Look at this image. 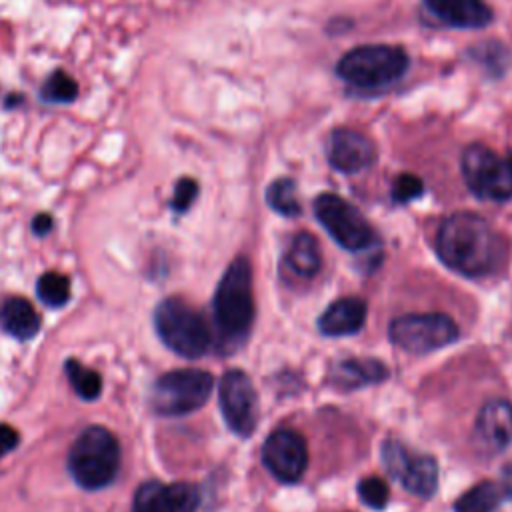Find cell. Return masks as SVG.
<instances>
[{
  "mask_svg": "<svg viewBox=\"0 0 512 512\" xmlns=\"http://www.w3.org/2000/svg\"><path fill=\"white\" fill-rule=\"evenodd\" d=\"M502 496V488L496 482L482 480L456 498L454 512H492L498 508Z\"/></svg>",
  "mask_w": 512,
  "mask_h": 512,
  "instance_id": "obj_21",
  "label": "cell"
},
{
  "mask_svg": "<svg viewBox=\"0 0 512 512\" xmlns=\"http://www.w3.org/2000/svg\"><path fill=\"white\" fill-rule=\"evenodd\" d=\"M16 446H18V432L8 424H0V458L10 450H14Z\"/></svg>",
  "mask_w": 512,
  "mask_h": 512,
  "instance_id": "obj_30",
  "label": "cell"
},
{
  "mask_svg": "<svg viewBox=\"0 0 512 512\" xmlns=\"http://www.w3.org/2000/svg\"><path fill=\"white\" fill-rule=\"evenodd\" d=\"M36 294L46 306L60 308L70 300V280L54 270L44 272L36 282Z\"/></svg>",
  "mask_w": 512,
  "mask_h": 512,
  "instance_id": "obj_24",
  "label": "cell"
},
{
  "mask_svg": "<svg viewBox=\"0 0 512 512\" xmlns=\"http://www.w3.org/2000/svg\"><path fill=\"white\" fill-rule=\"evenodd\" d=\"M424 6L440 22L462 30L486 28L494 16L486 0H424Z\"/></svg>",
  "mask_w": 512,
  "mask_h": 512,
  "instance_id": "obj_16",
  "label": "cell"
},
{
  "mask_svg": "<svg viewBox=\"0 0 512 512\" xmlns=\"http://www.w3.org/2000/svg\"><path fill=\"white\" fill-rule=\"evenodd\" d=\"M154 326L160 340L184 358H200L212 344L206 318L180 298H166L156 306Z\"/></svg>",
  "mask_w": 512,
  "mask_h": 512,
  "instance_id": "obj_5",
  "label": "cell"
},
{
  "mask_svg": "<svg viewBox=\"0 0 512 512\" xmlns=\"http://www.w3.org/2000/svg\"><path fill=\"white\" fill-rule=\"evenodd\" d=\"M358 498L372 510L386 508L390 500L388 484L378 476H366L358 482Z\"/></svg>",
  "mask_w": 512,
  "mask_h": 512,
  "instance_id": "obj_26",
  "label": "cell"
},
{
  "mask_svg": "<svg viewBox=\"0 0 512 512\" xmlns=\"http://www.w3.org/2000/svg\"><path fill=\"white\" fill-rule=\"evenodd\" d=\"M214 388V378L206 370L182 368L162 374L150 394L154 412L162 416H182L206 404Z\"/></svg>",
  "mask_w": 512,
  "mask_h": 512,
  "instance_id": "obj_6",
  "label": "cell"
},
{
  "mask_svg": "<svg viewBox=\"0 0 512 512\" xmlns=\"http://www.w3.org/2000/svg\"><path fill=\"white\" fill-rule=\"evenodd\" d=\"M284 262L300 278L316 276L320 270V264H322L318 240L308 232L296 234L288 246Z\"/></svg>",
  "mask_w": 512,
  "mask_h": 512,
  "instance_id": "obj_20",
  "label": "cell"
},
{
  "mask_svg": "<svg viewBox=\"0 0 512 512\" xmlns=\"http://www.w3.org/2000/svg\"><path fill=\"white\" fill-rule=\"evenodd\" d=\"M214 326L220 352H234L250 334L254 322L252 266L238 256L222 274L214 292Z\"/></svg>",
  "mask_w": 512,
  "mask_h": 512,
  "instance_id": "obj_2",
  "label": "cell"
},
{
  "mask_svg": "<svg viewBox=\"0 0 512 512\" xmlns=\"http://www.w3.org/2000/svg\"><path fill=\"white\" fill-rule=\"evenodd\" d=\"M436 252L454 272L480 278L494 272L504 256L500 234L474 212H454L436 232Z\"/></svg>",
  "mask_w": 512,
  "mask_h": 512,
  "instance_id": "obj_1",
  "label": "cell"
},
{
  "mask_svg": "<svg viewBox=\"0 0 512 512\" xmlns=\"http://www.w3.org/2000/svg\"><path fill=\"white\" fill-rule=\"evenodd\" d=\"M32 230L34 234L38 236H44L52 230V216L50 214H38L34 220H32Z\"/></svg>",
  "mask_w": 512,
  "mask_h": 512,
  "instance_id": "obj_31",
  "label": "cell"
},
{
  "mask_svg": "<svg viewBox=\"0 0 512 512\" xmlns=\"http://www.w3.org/2000/svg\"><path fill=\"white\" fill-rule=\"evenodd\" d=\"M366 302L358 296H344L334 300L318 318V328L324 336L356 334L366 322Z\"/></svg>",
  "mask_w": 512,
  "mask_h": 512,
  "instance_id": "obj_17",
  "label": "cell"
},
{
  "mask_svg": "<svg viewBox=\"0 0 512 512\" xmlns=\"http://www.w3.org/2000/svg\"><path fill=\"white\" fill-rule=\"evenodd\" d=\"M78 96V84L76 80L64 72V70H56L52 72L44 86H42V98L48 102H56V104H64V102H72Z\"/></svg>",
  "mask_w": 512,
  "mask_h": 512,
  "instance_id": "obj_25",
  "label": "cell"
},
{
  "mask_svg": "<svg viewBox=\"0 0 512 512\" xmlns=\"http://www.w3.org/2000/svg\"><path fill=\"white\" fill-rule=\"evenodd\" d=\"M120 466V446L116 436L104 426L84 428L68 452V470L78 486L100 490L108 486Z\"/></svg>",
  "mask_w": 512,
  "mask_h": 512,
  "instance_id": "obj_4",
  "label": "cell"
},
{
  "mask_svg": "<svg viewBox=\"0 0 512 512\" xmlns=\"http://www.w3.org/2000/svg\"><path fill=\"white\" fill-rule=\"evenodd\" d=\"M200 492L190 482L148 480L138 486L132 512H196Z\"/></svg>",
  "mask_w": 512,
  "mask_h": 512,
  "instance_id": "obj_13",
  "label": "cell"
},
{
  "mask_svg": "<svg viewBox=\"0 0 512 512\" xmlns=\"http://www.w3.org/2000/svg\"><path fill=\"white\" fill-rule=\"evenodd\" d=\"M506 162H508V168H510V174H512V154L508 156V160H506Z\"/></svg>",
  "mask_w": 512,
  "mask_h": 512,
  "instance_id": "obj_33",
  "label": "cell"
},
{
  "mask_svg": "<svg viewBox=\"0 0 512 512\" xmlns=\"http://www.w3.org/2000/svg\"><path fill=\"white\" fill-rule=\"evenodd\" d=\"M388 336L404 352L428 354L452 344L460 330L448 314L422 312L394 318L388 326Z\"/></svg>",
  "mask_w": 512,
  "mask_h": 512,
  "instance_id": "obj_8",
  "label": "cell"
},
{
  "mask_svg": "<svg viewBox=\"0 0 512 512\" xmlns=\"http://www.w3.org/2000/svg\"><path fill=\"white\" fill-rule=\"evenodd\" d=\"M314 214L338 246L360 252L376 244V232L364 214L338 194L324 192L314 200Z\"/></svg>",
  "mask_w": 512,
  "mask_h": 512,
  "instance_id": "obj_7",
  "label": "cell"
},
{
  "mask_svg": "<svg viewBox=\"0 0 512 512\" xmlns=\"http://www.w3.org/2000/svg\"><path fill=\"white\" fill-rule=\"evenodd\" d=\"M328 162L342 174H358L376 162L374 142L352 128H336L328 138Z\"/></svg>",
  "mask_w": 512,
  "mask_h": 512,
  "instance_id": "obj_14",
  "label": "cell"
},
{
  "mask_svg": "<svg viewBox=\"0 0 512 512\" xmlns=\"http://www.w3.org/2000/svg\"><path fill=\"white\" fill-rule=\"evenodd\" d=\"M408 54L402 46L362 44L340 56L336 74L360 90H380L398 82L408 70Z\"/></svg>",
  "mask_w": 512,
  "mask_h": 512,
  "instance_id": "obj_3",
  "label": "cell"
},
{
  "mask_svg": "<svg viewBox=\"0 0 512 512\" xmlns=\"http://www.w3.org/2000/svg\"><path fill=\"white\" fill-rule=\"evenodd\" d=\"M196 196H198V182L194 178L184 176L174 186V194H172L170 206L176 212H186L192 206V202L196 200Z\"/></svg>",
  "mask_w": 512,
  "mask_h": 512,
  "instance_id": "obj_29",
  "label": "cell"
},
{
  "mask_svg": "<svg viewBox=\"0 0 512 512\" xmlns=\"http://www.w3.org/2000/svg\"><path fill=\"white\" fill-rule=\"evenodd\" d=\"M64 370H66V376H68L74 392L82 400H96L100 396V392H102V376L96 370L84 366L82 362H78L74 358L66 360Z\"/></svg>",
  "mask_w": 512,
  "mask_h": 512,
  "instance_id": "obj_22",
  "label": "cell"
},
{
  "mask_svg": "<svg viewBox=\"0 0 512 512\" xmlns=\"http://www.w3.org/2000/svg\"><path fill=\"white\" fill-rule=\"evenodd\" d=\"M474 58L488 68V72H494V74H502L506 64H508V50L506 46H502L500 42H482V44H476L474 50H472Z\"/></svg>",
  "mask_w": 512,
  "mask_h": 512,
  "instance_id": "obj_27",
  "label": "cell"
},
{
  "mask_svg": "<svg viewBox=\"0 0 512 512\" xmlns=\"http://www.w3.org/2000/svg\"><path fill=\"white\" fill-rule=\"evenodd\" d=\"M500 488H502V494L512 500V462L502 466V484H500Z\"/></svg>",
  "mask_w": 512,
  "mask_h": 512,
  "instance_id": "obj_32",
  "label": "cell"
},
{
  "mask_svg": "<svg viewBox=\"0 0 512 512\" xmlns=\"http://www.w3.org/2000/svg\"><path fill=\"white\" fill-rule=\"evenodd\" d=\"M382 464L410 494L430 498L438 488V464L428 454H414L398 440L382 444Z\"/></svg>",
  "mask_w": 512,
  "mask_h": 512,
  "instance_id": "obj_11",
  "label": "cell"
},
{
  "mask_svg": "<svg viewBox=\"0 0 512 512\" xmlns=\"http://www.w3.org/2000/svg\"><path fill=\"white\" fill-rule=\"evenodd\" d=\"M218 402L228 428L248 438L254 434L260 418V404L256 388L244 370H226L218 384Z\"/></svg>",
  "mask_w": 512,
  "mask_h": 512,
  "instance_id": "obj_10",
  "label": "cell"
},
{
  "mask_svg": "<svg viewBox=\"0 0 512 512\" xmlns=\"http://www.w3.org/2000/svg\"><path fill=\"white\" fill-rule=\"evenodd\" d=\"M266 202L280 216L294 218L300 214V202L296 198V184L292 178H276L266 188Z\"/></svg>",
  "mask_w": 512,
  "mask_h": 512,
  "instance_id": "obj_23",
  "label": "cell"
},
{
  "mask_svg": "<svg viewBox=\"0 0 512 512\" xmlns=\"http://www.w3.org/2000/svg\"><path fill=\"white\" fill-rule=\"evenodd\" d=\"M262 464L284 484L298 482L308 466V446L300 432L292 428L274 430L262 446Z\"/></svg>",
  "mask_w": 512,
  "mask_h": 512,
  "instance_id": "obj_12",
  "label": "cell"
},
{
  "mask_svg": "<svg viewBox=\"0 0 512 512\" xmlns=\"http://www.w3.org/2000/svg\"><path fill=\"white\" fill-rule=\"evenodd\" d=\"M472 436L482 452H504L512 442V404L504 398L486 400L476 416Z\"/></svg>",
  "mask_w": 512,
  "mask_h": 512,
  "instance_id": "obj_15",
  "label": "cell"
},
{
  "mask_svg": "<svg viewBox=\"0 0 512 512\" xmlns=\"http://www.w3.org/2000/svg\"><path fill=\"white\" fill-rule=\"evenodd\" d=\"M388 366L376 358H346L330 366L328 378L340 390H354L378 384L388 378Z\"/></svg>",
  "mask_w": 512,
  "mask_h": 512,
  "instance_id": "obj_18",
  "label": "cell"
},
{
  "mask_svg": "<svg viewBox=\"0 0 512 512\" xmlns=\"http://www.w3.org/2000/svg\"><path fill=\"white\" fill-rule=\"evenodd\" d=\"M460 168L468 190L476 198L490 202H504L512 198V174L508 162L486 144L476 142L466 146Z\"/></svg>",
  "mask_w": 512,
  "mask_h": 512,
  "instance_id": "obj_9",
  "label": "cell"
},
{
  "mask_svg": "<svg viewBox=\"0 0 512 512\" xmlns=\"http://www.w3.org/2000/svg\"><path fill=\"white\" fill-rule=\"evenodd\" d=\"M40 314L22 296H12L0 306V326L18 340H30L40 330Z\"/></svg>",
  "mask_w": 512,
  "mask_h": 512,
  "instance_id": "obj_19",
  "label": "cell"
},
{
  "mask_svg": "<svg viewBox=\"0 0 512 512\" xmlns=\"http://www.w3.org/2000/svg\"><path fill=\"white\" fill-rule=\"evenodd\" d=\"M422 192H424V182L416 174H410V172L398 174L392 184V198L398 204L412 202L414 198L422 196Z\"/></svg>",
  "mask_w": 512,
  "mask_h": 512,
  "instance_id": "obj_28",
  "label": "cell"
}]
</instances>
